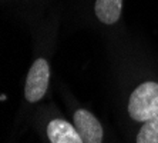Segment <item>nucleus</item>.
Masks as SVG:
<instances>
[{"label": "nucleus", "mask_w": 158, "mask_h": 143, "mask_svg": "<svg viewBox=\"0 0 158 143\" xmlns=\"http://www.w3.org/2000/svg\"><path fill=\"white\" fill-rule=\"evenodd\" d=\"M158 113V79L145 76L131 87L127 114L134 123H144Z\"/></svg>", "instance_id": "f257e3e1"}, {"label": "nucleus", "mask_w": 158, "mask_h": 143, "mask_svg": "<svg viewBox=\"0 0 158 143\" xmlns=\"http://www.w3.org/2000/svg\"><path fill=\"white\" fill-rule=\"evenodd\" d=\"M48 51L43 50L36 56L30 65L24 80V99L30 105H36L46 97L50 80H52V63L48 59Z\"/></svg>", "instance_id": "f03ea898"}, {"label": "nucleus", "mask_w": 158, "mask_h": 143, "mask_svg": "<svg viewBox=\"0 0 158 143\" xmlns=\"http://www.w3.org/2000/svg\"><path fill=\"white\" fill-rule=\"evenodd\" d=\"M83 137L84 143H103L104 142V129L101 122L85 107L77 106L73 110L71 120Z\"/></svg>", "instance_id": "7ed1b4c3"}, {"label": "nucleus", "mask_w": 158, "mask_h": 143, "mask_svg": "<svg viewBox=\"0 0 158 143\" xmlns=\"http://www.w3.org/2000/svg\"><path fill=\"white\" fill-rule=\"evenodd\" d=\"M44 132L48 143H84L73 122L59 116L48 119Z\"/></svg>", "instance_id": "20e7f679"}, {"label": "nucleus", "mask_w": 158, "mask_h": 143, "mask_svg": "<svg viewBox=\"0 0 158 143\" xmlns=\"http://www.w3.org/2000/svg\"><path fill=\"white\" fill-rule=\"evenodd\" d=\"M124 0H93L91 11L100 26L111 29L123 19Z\"/></svg>", "instance_id": "39448f33"}, {"label": "nucleus", "mask_w": 158, "mask_h": 143, "mask_svg": "<svg viewBox=\"0 0 158 143\" xmlns=\"http://www.w3.org/2000/svg\"><path fill=\"white\" fill-rule=\"evenodd\" d=\"M135 143H158V113L141 123L135 135Z\"/></svg>", "instance_id": "423d86ee"}, {"label": "nucleus", "mask_w": 158, "mask_h": 143, "mask_svg": "<svg viewBox=\"0 0 158 143\" xmlns=\"http://www.w3.org/2000/svg\"><path fill=\"white\" fill-rule=\"evenodd\" d=\"M33 2H46V0H33Z\"/></svg>", "instance_id": "0eeeda50"}]
</instances>
